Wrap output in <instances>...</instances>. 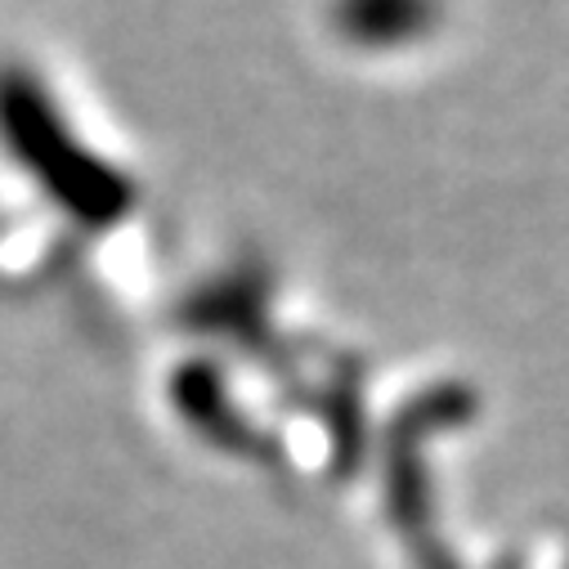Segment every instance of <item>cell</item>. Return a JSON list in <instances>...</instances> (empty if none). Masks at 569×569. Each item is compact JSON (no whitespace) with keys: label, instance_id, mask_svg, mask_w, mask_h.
Here are the masks:
<instances>
[{"label":"cell","instance_id":"6da1fadb","mask_svg":"<svg viewBox=\"0 0 569 569\" xmlns=\"http://www.w3.org/2000/svg\"><path fill=\"white\" fill-rule=\"evenodd\" d=\"M449 23V0H332V28L346 46L381 59L431 46Z\"/></svg>","mask_w":569,"mask_h":569}]
</instances>
